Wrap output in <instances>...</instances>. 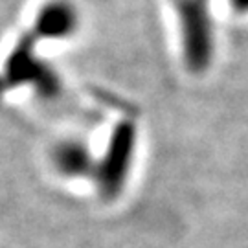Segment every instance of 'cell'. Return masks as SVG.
<instances>
[{"mask_svg": "<svg viewBox=\"0 0 248 248\" xmlns=\"http://www.w3.org/2000/svg\"><path fill=\"white\" fill-rule=\"evenodd\" d=\"M233 11L237 13H248V0H228Z\"/></svg>", "mask_w": 248, "mask_h": 248, "instance_id": "cell-4", "label": "cell"}, {"mask_svg": "<svg viewBox=\"0 0 248 248\" xmlns=\"http://www.w3.org/2000/svg\"><path fill=\"white\" fill-rule=\"evenodd\" d=\"M50 166L61 178L81 180L98 173V160L87 143L79 138H62L52 145L48 153Z\"/></svg>", "mask_w": 248, "mask_h": 248, "instance_id": "cell-3", "label": "cell"}, {"mask_svg": "<svg viewBox=\"0 0 248 248\" xmlns=\"http://www.w3.org/2000/svg\"><path fill=\"white\" fill-rule=\"evenodd\" d=\"M210 0H175L184 64L193 74H202L213 61V22Z\"/></svg>", "mask_w": 248, "mask_h": 248, "instance_id": "cell-1", "label": "cell"}, {"mask_svg": "<svg viewBox=\"0 0 248 248\" xmlns=\"http://www.w3.org/2000/svg\"><path fill=\"white\" fill-rule=\"evenodd\" d=\"M79 28V11L70 0H48L37 11L28 35L33 41H66Z\"/></svg>", "mask_w": 248, "mask_h": 248, "instance_id": "cell-2", "label": "cell"}]
</instances>
